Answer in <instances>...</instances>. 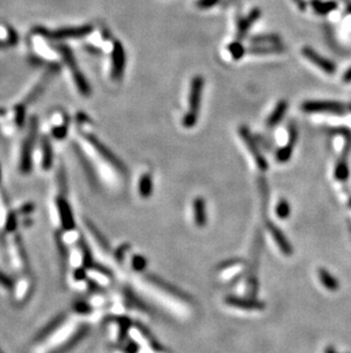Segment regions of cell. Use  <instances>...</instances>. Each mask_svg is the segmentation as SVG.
Returning a JSON list of instances; mask_svg holds the SVG:
<instances>
[{"label":"cell","mask_w":351,"mask_h":353,"mask_svg":"<svg viewBox=\"0 0 351 353\" xmlns=\"http://www.w3.org/2000/svg\"><path fill=\"white\" fill-rule=\"evenodd\" d=\"M38 129V119L32 117L30 120V128L27 133V139L24 140L22 147V153H21V172L24 174H27L32 168V151L34 147V140L37 135Z\"/></svg>","instance_id":"4"},{"label":"cell","mask_w":351,"mask_h":353,"mask_svg":"<svg viewBox=\"0 0 351 353\" xmlns=\"http://www.w3.org/2000/svg\"><path fill=\"white\" fill-rule=\"evenodd\" d=\"M239 133H240V136L243 139L244 143H245L246 147L249 149L250 153L252 154V157L254 159L255 164H257V166H258V168H260L261 171H266V169L268 168V162L265 159V157L261 154V151H260V149H259V146L257 144V142H255L253 136L251 135L249 128L245 126H241L239 128Z\"/></svg>","instance_id":"8"},{"label":"cell","mask_w":351,"mask_h":353,"mask_svg":"<svg viewBox=\"0 0 351 353\" xmlns=\"http://www.w3.org/2000/svg\"><path fill=\"white\" fill-rule=\"evenodd\" d=\"M325 353H336V351L333 348H327V349H326Z\"/></svg>","instance_id":"37"},{"label":"cell","mask_w":351,"mask_h":353,"mask_svg":"<svg viewBox=\"0 0 351 353\" xmlns=\"http://www.w3.org/2000/svg\"><path fill=\"white\" fill-rule=\"evenodd\" d=\"M16 42H17L16 32L13 29H9L8 30V40H7V44H8L9 46H12V45H16Z\"/></svg>","instance_id":"35"},{"label":"cell","mask_w":351,"mask_h":353,"mask_svg":"<svg viewBox=\"0 0 351 353\" xmlns=\"http://www.w3.org/2000/svg\"><path fill=\"white\" fill-rule=\"evenodd\" d=\"M94 28L90 26V24H87V26H81V27H70V28H62V29L55 30V31H49L47 29H44V28H35L34 32L39 34V36L46 37L48 39H56V40H62V39H76V38H83L88 36L93 32Z\"/></svg>","instance_id":"3"},{"label":"cell","mask_w":351,"mask_h":353,"mask_svg":"<svg viewBox=\"0 0 351 353\" xmlns=\"http://www.w3.org/2000/svg\"><path fill=\"white\" fill-rule=\"evenodd\" d=\"M64 320H65V316H63V314H61V316H58V317H56L51 324H47L46 328H44V329H42L40 333L37 335V338H35V341H37V342L45 341L46 338L49 336V335L54 333V331L57 329L58 327H61V324L64 323Z\"/></svg>","instance_id":"22"},{"label":"cell","mask_w":351,"mask_h":353,"mask_svg":"<svg viewBox=\"0 0 351 353\" xmlns=\"http://www.w3.org/2000/svg\"><path fill=\"white\" fill-rule=\"evenodd\" d=\"M6 114V110H3V109L0 108V116H3Z\"/></svg>","instance_id":"39"},{"label":"cell","mask_w":351,"mask_h":353,"mask_svg":"<svg viewBox=\"0 0 351 353\" xmlns=\"http://www.w3.org/2000/svg\"><path fill=\"white\" fill-rule=\"evenodd\" d=\"M301 110L308 114H316V112H328V114L342 115L345 114V105L339 102L331 101H307L301 105Z\"/></svg>","instance_id":"6"},{"label":"cell","mask_w":351,"mask_h":353,"mask_svg":"<svg viewBox=\"0 0 351 353\" xmlns=\"http://www.w3.org/2000/svg\"><path fill=\"white\" fill-rule=\"evenodd\" d=\"M16 228V216L14 213H10L8 216H7L6 220V230L8 232H12L15 230Z\"/></svg>","instance_id":"33"},{"label":"cell","mask_w":351,"mask_h":353,"mask_svg":"<svg viewBox=\"0 0 351 353\" xmlns=\"http://www.w3.org/2000/svg\"><path fill=\"white\" fill-rule=\"evenodd\" d=\"M193 216L195 224L198 228L205 227L208 222L207 203L202 197H196L193 200Z\"/></svg>","instance_id":"13"},{"label":"cell","mask_w":351,"mask_h":353,"mask_svg":"<svg viewBox=\"0 0 351 353\" xmlns=\"http://www.w3.org/2000/svg\"><path fill=\"white\" fill-rule=\"evenodd\" d=\"M112 78L119 81L123 78L127 64V56L123 45L119 40H114L112 48Z\"/></svg>","instance_id":"7"},{"label":"cell","mask_w":351,"mask_h":353,"mask_svg":"<svg viewBox=\"0 0 351 353\" xmlns=\"http://www.w3.org/2000/svg\"><path fill=\"white\" fill-rule=\"evenodd\" d=\"M250 40L252 45H270L278 44L279 37L276 34H264V36H254Z\"/></svg>","instance_id":"25"},{"label":"cell","mask_w":351,"mask_h":353,"mask_svg":"<svg viewBox=\"0 0 351 353\" xmlns=\"http://www.w3.org/2000/svg\"><path fill=\"white\" fill-rule=\"evenodd\" d=\"M219 1H220V0H197V1L195 2V5L200 9H210L217 5V3H219Z\"/></svg>","instance_id":"31"},{"label":"cell","mask_w":351,"mask_h":353,"mask_svg":"<svg viewBox=\"0 0 351 353\" xmlns=\"http://www.w3.org/2000/svg\"><path fill=\"white\" fill-rule=\"evenodd\" d=\"M131 266H133L134 270L136 271H144L147 266V261L144 256L141 255H135L133 257V261H131Z\"/></svg>","instance_id":"28"},{"label":"cell","mask_w":351,"mask_h":353,"mask_svg":"<svg viewBox=\"0 0 351 353\" xmlns=\"http://www.w3.org/2000/svg\"><path fill=\"white\" fill-rule=\"evenodd\" d=\"M7 45H8V44H7V42H3V41H1V40H0V48H3V47H6V46Z\"/></svg>","instance_id":"38"},{"label":"cell","mask_w":351,"mask_h":353,"mask_svg":"<svg viewBox=\"0 0 351 353\" xmlns=\"http://www.w3.org/2000/svg\"><path fill=\"white\" fill-rule=\"evenodd\" d=\"M41 149H42V168L51 169L53 166V160H54V152H53V147L51 141L47 136L42 137L41 141Z\"/></svg>","instance_id":"20"},{"label":"cell","mask_w":351,"mask_h":353,"mask_svg":"<svg viewBox=\"0 0 351 353\" xmlns=\"http://www.w3.org/2000/svg\"><path fill=\"white\" fill-rule=\"evenodd\" d=\"M204 79L201 76L193 77L190 83L189 96V110L183 118V126L185 128H193L197 123L200 115L202 93H203Z\"/></svg>","instance_id":"1"},{"label":"cell","mask_w":351,"mask_h":353,"mask_svg":"<svg viewBox=\"0 0 351 353\" xmlns=\"http://www.w3.org/2000/svg\"><path fill=\"white\" fill-rule=\"evenodd\" d=\"M275 211H276V215H277L281 220H285V218L289 217L291 214V207H290L289 201L285 199L279 200V203L276 205Z\"/></svg>","instance_id":"27"},{"label":"cell","mask_w":351,"mask_h":353,"mask_svg":"<svg viewBox=\"0 0 351 353\" xmlns=\"http://www.w3.org/2000/svg\"><path fill=\"white\" fill-rule=\"evenodd\" d=\"M0 286H2V287H5L7 289L13 288L14 286L12 279H10L6 273H3L1 270H0Z\"/></svg>","instance_id":"32"},{"label":"cell","mask_w":351,"mask_h":353,"mask_svg":"<svg viewBox=\"0 0 351 353\" xmlns=\"http://www.w3.org/2000/svg\"><path fill=\"white\" fill-rule=\"evenodd\" d=\"M57 209L59 213V217H61L62 227L65 230L70 231L76 228V222L73 218V213L71 210V207L67 201L64 198H58L57 199Z\"/></svg>","instance_id":"11"},{"label":"cell","mask_w":351,"mask_h":353,"mask_svg":"<svg viewBox=\"0 0 351 353\" xmlns=\"http://www.w3.org/2000/svg\"><path fill=\"white\" fill-rule=\"evenodd\" d=\"M311 6H313V9L315 12L317 14H321V15L331 13L336 8V3L334 1L323 2L321 0H313V1H311Z\"/></svg>","instance_id":"24"},{"label":"cell","mask_w":351,"mask_h":353,"mask_svg":"<svg viewBox=\"0 0 351 353\" xmlns=\"http://www.w3.org/2000/svg\"><path fill=\"white\" fill-rule=\"evenodd\" d=\"M290 136H289V141H287V144H285L284 147H281L278 150V152L276 153V160L282 162H287L290 160V158L292 157L294 147L297 144V127L294 125L290 126Z\"/></svg>","instance_id":"10"},{"label":"cell","mask_w":351,"mask_h":353,"mask_svg":"<svg viewBox=\"0 0 351 353\" xmlns=\"http://www.w3.org/2000/svg\"><path fill=\"white\" fill-rule=\"evenodd\" d=\"M228 51H229V54L230 56L234 59H242L244 54H245V48L243 47L242 42H241V40H237V41H234L232 42V44H229L228 46Z\"/></svg>","instance_id":"26"},{"label":"cell","mask_w":351,"mask_h":353,"mask_svg":"<svg viewBox=\"0 0 351 353\" xmlns=\"http://www.w3.org/2000/svg\"><path fill=\"white\" fill-rule=\"evenodd\" d=\"M318 279L319 281H321V284L324 286L328 292H336L340 287L338 279L332 273H329L328 270L324 269V267L318 269Z\"/></svg>","instance_id":"19"},{"label":"cell","mask_w":351,"mask_h":353,"mask_svg":"<svg viewBox=\"0 0 351 353\" xmlns=\"http://www.w3.org/2000/svg\"><path fill=\"white\" fill-rule=\"evenodd\" d=\"M268 230L270 231L272 235V239L275 240V242L277 243L278 248L283 253V255L290 256L292 254V247H291L289 240L285 238V235L283 232L275 227L272 223H268Z\"/></svg>","instance_id":"14"},{"label":"cell","mask_w":351,"mask_h":353,"mask_svg":"<svg viewBox=\"0 0 351 353\" xmlns=\"http://www.w3.org/2000/svg\"><path fill=\"white\" fill-rule=\"evenodd\" d=\"M57 48H58L59 53H61L63 61L66 63V65L69 66L71 72H72L73 79H74V81H76L78 89H79L80 93L84 95V96L90 95V93H91L90 85H89V83H88L86 77L83 76V73L81 72V70L79 68V65H78L76 59H74L72 51H71V49L65 45H59Z\"/></svg>","instance_id":"2"},{"label":"cell","mask_w":351,"mask_h":353,"mask_svg":"<svg viewBox=\"0 0 351 353\" xmlns=\"http://www.w3.org/2000/svg\"><path fill=\"white\" fill-rule=\"evenodd\" d=\"M349 175H350V172H349L348 162H347L345 158L340 159V160L338 161V164H336V166H335L334 177L340 182H345L349 178Z\"/></svg>","instance_id":"23"},{"label":"cell","mask_w":351,"mask_h":353,"mask_svg":"<svg viewBox=\"0 0 351 353\" xmlns=\"http://www.w3.org/2000/svg\"><path fill=\"white\" fill-rule=\"evenodd\" d=\"M15 117L16 125L19 127H22L24 125V120H26V107H24L23 104L16 105Z\"/></svg>","instance_id":"30"},{"label":"cell","mask_w":351,"mask_h":353,"mask_svg":"<svg viewBox=\"0 0 351 353\" xmlns=\"http://www.w3.org/2000/svg\"><path fill=\"white\" fill-rule=\"evenodd\" d=\"M226 303L230 306H234V308H237L240 310H246V311H261V310L265 309L264 303L254 301V299L234 297V296L227 297Z\"/></svg>","instance_id":"12"},{"label":"cell","mask_w":351,"mask_h":353,"mask_svg":"<svg viewBox=\"0 0 351 353\" xmlns=\"http://www.w3.org/2000/svg\"><path fill=\"white\" fill-rule=\"evenodd\" d=\"M343 81L345 83H351V68H349L343 75Z\"/></svg>","instance_id":"36"},{"label":"cell","mask_w":351,"mask_h":353,"mask_svg":"<svg viewBox=\"0 0 351 353\" xmlns=\"http://www.w3.org/2000/svg\"><path fill=\"white\" fill-rule=\"evenodd\" d=\"M261 15V12L259 8H254L251 10V13L247 15L245 19H241L237 22V36H239V40L245 37L247 31L251 28V26L257 21Z\"/></svg>","instance_id":"15"},{"label":"cell","mask_w":351,"mask_h":353,"mask_svg":"<svg viewBox=\"0 0 351 353\" xmlns=\"http://www.w3.org/2000/svg\"><path fill=\"white\" fill-rule=\"evenodd\" d=\"M74 308H76L74 310L79 313H88L90 311V306H88V304H86V303H82V302H78Z\"/></svg>","instance_id":"34"},{"label":"cell","mask_w":351,"mask_h":353,"mask_svg":"<svg viewBox=\"0 0 351 353\" xmlns=\"http://www.w3.org/2000/svg\"><path fill=\"white\" fill-rule=\"evenodd\" d=\"M153 177H152L151 174L141 175L139 178V182H138V192L143 198H148L152 196L153 193Z\"/></svg>","instance_id":"21"},{"label":"cell","mask_w":351,"mask_h":353,"mask_svg":"<svg viewBox=\"0 0 351 353\" xmlns=\"http://www.w3.org/2000/svg\"><path fill=\"white\" fill-rule=\"evenodd\" d=\"M67 130H69V122L65 121L61 126L54 127V128H53V130H52V133H53V136H54L55 139L63 140L64 137L66 136Z\"/></svg>","instance_id":"29"},{"label":"cell","mask_w":351,"mask_h":353,"mask_svg":"<svg viewBox=\"0 0 351 353\" xmlns=\"http://www.w3.org/2000/svg\"><path fill=\"white\" fill-rule=\"evenodd\" d=\"M84 137H86L88 142L91 144V147L97 151L99 156L104 159L108 164L113 166L115 169H118L120 173H126V167L125 165H123V162H121V160H120L104 143H102L93 134H84Z\"/></svg>","instance_id":"5"},{"label":"cell","mask_w":351,"mask_h":353,"mask_svg":"<svg viewBox=\"0 0 351 353\" xmlns=\"http://www.w3.org/2000/svg\"><path fill=\"white\" fill-rule=\"evenodd\" d=\"M301 53H302V55L306 58L307 59H309V61L313 63V64H315L317 66V68H319L322 70V71H324L325 73H327V75H334L335 73V64L333 63L332 61H329V59H327L326 58H324V56H322L321 54H318V53L315 51V49H313L311 47H303L302 49H301Z\"/></svg>","instance_id":"9"},{"label":"cell","mask_w":351,"mask_h":353,"mask_svg":"<svg viewBox=\"0 0 351 353\" xmlns=\"http://www.w3.org/2000/svg\"><path fill=\"white\" fill-rule=\"evenodd\" d=\"M287 109H289V102L286 100H281L277 104H276L275 109L272 110L270 116H269L267 119V126L269 128H272V127L277 126L278 123L282 121L285 114L287 112Z\"/></svg>","instance_id":"17"},{"label":"cell","mask_w":351,"mask_h":353,"mask_svg":"<svg viewBox=\"0 0 351 353\" xmlns=\"http://www.w3.org/2000/svg\"><path fill=\"white\" fill-rule=\"evenodd\" d=\"M349 206H350V207H351V200H350V201H349Z\"/></svg>","instance_id":"41"},{"label":"cell","mask_w":351,"mask_h":353,"mask_svg":"<svg viewBox=\"0 0 351 353\" xmlns=\"http://www.w3.org/2000/svg\"><path fill=\"white\" fill-rule=\"evenodd\" d=\"M58 70H59V66L57 64H52L51 65V69L48 70L47 75L45 76V78L41 80V83H39V85H37V86L34 87V89L32 90V93H30L29 96L27 97V103H32V102H33L34 100H37L39 95H40L42 93V90L45 89L46 84L48 83V80H51L53 75H55V73L57 72Z\"/></svg>","instance_id":"18"},{"label":"cell","mask_w":351,"mask_h":353,"mask_svg":"<svg viewBox=\"0 0 351 353\" xmlns=\"http://www.w3.org/2000/svg\"><path fill=\"white\" fill-rule=\"evenodd\" d=\"M0 178H1V167H0Z\"/></svg>","instance_id":"40"},{"label":"cell","mask_w":351,"mask_h":353,"mask_svg":"<svg viewBox=\"0 0 351 353\" xmlns=\"http://www.w3.org/2000/svg\"><path fill=\"white\" fill-rule=\"evenodd\" d=\"M285 51V47L281 42L270 45H252L247 48V52L253 55H268V54H281Z\"/></svg>","instance_id":"16"}]
</instances>
